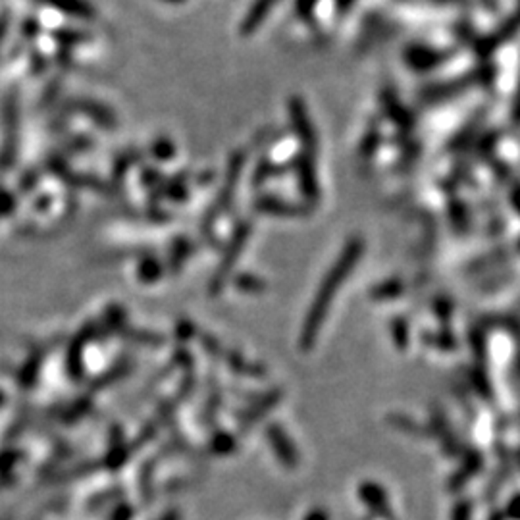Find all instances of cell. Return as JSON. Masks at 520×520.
<instances>
[{
	"label": "cell",
	"instance_id": "7a4b0ae2",
	"mask_svg": "<svg viewBox=\"0 0 520 520\" xmlns=\"http://www.w3.org/2000/svg\"><path fill=\"white\" fill-rule=\"evenodd\" d=\"M268 437H270L274 451H276V455L280 457L281 462H286L289 468H295V464L299 462V457L295 453L291 442L287 440L286 432L278 428V426H272V428L268 430Z\"/></svg>",
	"mask_w": 520,
	"mask_h": 520
},
{
	"label": "cell",
	"instance_id": "8992f818",
	"mask_svg": "<svg viewBox=\"0 0 520 520\" xmlns=\"http://www.w3.org/2000/svg\"><path fill=\"white\" fill-rule=\"evenodd\" d=\"M0 33H2V27H0Z\"/></svg>",
	"mask_w": 520,
	"mask_h": 520
},
{
	"label": "cell",
	"instance_id": "277c9868",
	"mask_svg": "<svg viewBox=\"0 0 520 520\" xmlns=\"http://www.w3.org/2000/svg\"><path fill=\"white\" fill-rule=\"evenodd\" d=\"M306 520H330V519H328V514H326L324 511H314L312 514H308V519Z\"/></svg>",
	"mask_w": 520,
	"mask_h": 520
},
{
	"label": "cell",
	"instance_id": "6da1fadb",
	"mask_svg": "<svg viewBox=\"0 0 520 520\" xmlns=\"http://www.w3.org/2000/svg\"><path fill=\"white\" fill-rule=\"evenodd\" d=\"M353 256L355 253L349 254L347 259H341L336 264L330 276H328V280L322 284L320 287L318 295H316V301L312 303L311 311L306 314V320H305V326H303V332H301V347L303 349H311L316 338H318V332L320 328H322V322H324V316H326V311L330 308L333 301V295L338 291L339 284L345 280V276L349 274L351 270V262H353Z\"/></svg>",
	"mask_w": 520,
	"mask_h": 520
},
{
	"label": "cell",
	"instance_id": "5b68a950",
	"mask_svg": "<svg viewBox=\"0 0 520 520\" xmlns=\"http://www.w3.org/2000/svg\"><path fill=\"white\" fill-rule=\"evenodd\" d=\"M164 520H177V513L168 514V516H166V519H164Z\"/></svg>",
	"mask_w": 520,
	"mask_h": 520
},
{
	"label": "cell",
	"instance_id": "3957f363",
	"mask_svg": "<svg viewBox=\"0 0 520 520\" xmlns=\"http://www.w3.org/2000/svg\"><path fill=\"white\" fill-rule=\"evenodd\" d=\"M360 494H363L364 503H368L370 507L380 509L385 505L384 492L378 488V486H363V488H360Z\"/></svg>",
	"mask_w": 520,
	"mask_h": 520
}]
</instances>
